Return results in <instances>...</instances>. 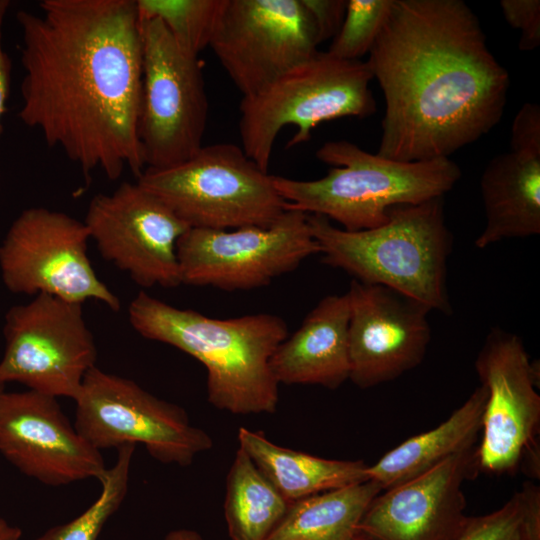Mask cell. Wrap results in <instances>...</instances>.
<instances>
[{"instance_id":"23","label":"cell","mask_w":540,"mask_h":540,"mask_svg":"<svg viewBox=\"0 0 540 540\" xmlns=\"http://www.w3.org/2000/svg\"><path fill=\"white\" fill-rule=\"evenodd\" d=\"M382 491L368 479L289 503L267 540H346Z\"/></svg>"},{"instance_id":"32","label":"cell","mask_w":540,"mask_h":540,"mask_svg":"<svg viewBox=\"0 0 540 540\" xmlns=\"http://www.w3.org/2000/svg\"><path fill=\"white\" fill-rule=\"evenodd\" d=\"M10 1L0 0V135L2 133V117L6 111V102L10 92L11 63L2 46V29Z\"/></svg>"},{"instance_id":"12","label":"cell","mask_w":540,"mask_h":540,"mask_svg":"<svg viewBox=\"0 0 540 540\" xmlns=\"http://www.w3.org/2000/svg\"><path fill=\"white\" fill-rule=\"evenodd\" d=\"M475 369L487 391L479 470L512 475L520 468L539 476V366L531 362L522 339L495 327L487 334Z\"/></svg>"},{"instance_id":"33","label":"cell","mask_w":540,"mask_h":540,"mask_svg":"<svg viewBox=\"0 0 540 540\" xmlns=\"http://www.w3.org/2000/svg\"><path fill=\"white\" fill-rule=\"evenodd\" d=\"M163 540H204L202 536L192 529L178 528L168 532Z\"/></svg>"},{"instance_id":"21","label":"cell","mask_w":540,"mask_h":540,"mask_svg":"<svg viewBox=\"0 0 540 540\" xmlns=\"http://www.w3.org/2000/svg\"><path fill=\"white\" fill-rule=\"evenodd\" d=\"M487 399L484 386L477 387L467 400L437 427L408 438L368 465V479L382 490L421 475L449 457L475 446L481 433Z\"/></svg>"},{"instance_id":"13","label":"cell","mask_w":540,"mask_h":540,"mask_svg":"<svg viewBox=\"0 0 540 540\" xmlns=\"http://www.w3.org/2000/svg\"><path fill=\"white\" fill-rule=\"evenodd\" d=\"M319 252L308 214L291 209L266 227L189 228L177 244L181 284L225 291L267 286Z\"/></svg>"},{"instance_id":"17","label":"cell","mask_w":540,"mask_h":540,"mask_svg":"<svg viewBox=\"0 0 540 540\" xmlns=\"http://www.w3.org/2000/svg\"><path fill=\"white\" fill-rule=\"evenodd\" d=\"M0 453L49 486L99 480L107 469L101 452L78 433L57 398L28 389L0 394Z\"/></svg>"},{"instance_id":"36","label":"cell","mask_w":540,"mask_h":540,"mask_svg":"<svg viewBox=\"0 0 540 540\" xmlns=\"http://www.w3.org/2000/svg\"><path fill=\"white\" fill-rule=\"evenodd\" d=\"M4 391V386L0 384V394Z\"/></svg>"},{"instance_id":"29","label":"cell","mask_w":540,"mask_h":540,"mask_svg":"<svg viewBox=\"0 0 540 540\" xmlns=\"http://www.w3.org/2000/svg\"><path fill=\"white\" fill-rule=\"evenodd\" d=\"M500 7L507 23L520 31L518 49L535 50L540 45V1L501 0Z\"/></svg>"},{"instance_id":"9","label":"cell","mask_w":540,"mask_h":540,"mask_svg":"<svg viewBox=\"0 0 540 540\" xmlns=\"http://www.w3.org/2000/svg\"><path fill=\"white\" fill-rule=\"evenodd\" d=\"M74 401V427L99 451L140 443L159 462L184 467L213 446L210 435L192 425L182 407L96 366Z\"/></svg>"},{"instance_id":"10","label":"cell","mask_w":540,"mask_h":540,"mask_svg":"<svg viewBox=\"0 0 540 540\" xmlns=\"http://www.w3.org/2000/svg\"><path fill=\"white\" fill-rule=\"evenodd\" d=\"M82 305L39 294L11 307L4 318L0 384L18 383L47 396L75 400L97 359Z\"/></svg>"},{"instance_id":"14","label":"cell","mask_w":540,"mask_h":540,"mask_svg":"<svg viewBox=\"0 0 540 540\" xmlns=\"http://www.w3.org/2000/svg\"><path fill=\"white\" fill-rule=\"evenodd\" d=\"M319 44L302 0H225L209 47L248 97L313 57Z\"/></svg>"},{"instance_id":"20","label":"cell","mask_w":540,"mask_h":540,"mask_svg":"<svg viewBox=\"0 0 540 540\" xmlns=\"http://www.w3.org/2000/svg\"><path fill=\"white\" fill-rule=\"evenodd\" d=\"M480 190L485 226L475 240L478 249L540 233V154L509 150L494 156Z\"/></svg>"},{"instance_id":"30","label":"cell","mask_w":540,"mask_h":540,"mask_svg":"<svg viewBox=\"0 0 540 540\" xmlns=\"http://www.w3.org/2000/svg\"><path fill=\"white\" fill-rule=\"evenodd\" d=\"M510 150L540 154V106L527 102L512 123Z\"/></svg>"},{"instance_id":"6","label":"cell","mask_w":540,"mask_h":540,"mask_svg":"<svg viewBox=\"0 0 540 540\" xmlns=\"http://www.w3.org/2000/svg\"><path fill=\"white\" fill-rule=\"evenodd\" d=\"M372 79L366 61L344 60L318 51L259 93L242 97L238 124L242 149L268 171L283 127H297L286 146L290 148L307 142L322 122L371 116L376 111Z\"/></svg>"},{"instance_id":"11","label":"cell","mask_w":540,"mask_h":540,"mask_svg":"<svg viewBox=\"0 0 540 540\" xmlns=\"http://www.w3.org/2000/svg\"><path fill=\"white\" fill-rule=\"evenodd\" d=\"M89 240L83 221L45 207L27 208L0 243L1 279L13 294H46L80 304L96 300L118 311L120 299L91 264Z\"/></svg>"},{"instance_id":"5","label":"cell","mask_w":540,"mask_h":540,"mask_svg":"<svg viewBox=\"0 0 540 540\" xmlns=\"http://www.w3.org/2000/svg\"><path fill=\"white\" fill-rule=\"evenodd\" d=\"M332 165L316 180L273 176L286 209L321 215L347 231L376 228L390 208L443 197L461 177L450 158L402 162L369 153L347 140L325 142L316 152Z\"/></svg>"},{"instance_id":"31","label":"cell","mask_w":540,"mask_h":540,"mask_svg":"<svg viewBox=\"0 0 540 540\" xmlns=\"http://www.w3.org/2000/svg\"><path fill=\"white\" fill-rule=\"evenodd\" d=\"M302 3L313 20L319 43L334 38L343 23L347 0H302Z\"/></svg>"},{"instance_id":"22","label":"cell","mask_w":540,"mask_h":540,"mask_svg":"<svg viewBox=\"0 0 540 540\" xmlns=\"http://www.w3.org/2000/svg\"><path fill=\"white\" fill-rule=\"evenodd\" d=\"M238 443L288 503L368 480V465L362 460L313 456L277 445L263 432L245 427L238 430Z\"/></svg>"},{"instance_id":"18","label":"cell","mask_w":540,"mask_h":540,"mask_svg":"<svg viewBox=\"0 0 540 540\" xmlns=\"http://www.w3.org/2000/svg\"><path fill=\"white\" fill-rule=\"evenodd\" d=\"M479 471L476 446L456 453L429 471L380 492L356 532L369 540H455L469 517L462 486Z\"/></svg>"},{"instance_id":"2","label":"cell","mask_w":540,"mask_h":540,"mask_svg":"<svg viewBox=\"0 0 540 540\" xmlns=\"http://www.w3.org/2000/svg\"><path fill=\"white\" fill-rule=\"evenodd\" d=\"M366 63L385 99V158H449L505 111L509 74L462 0H392Z\"/></svg>"},{"instance_id":"4","label":"cell","mask_w":540,"mask_h":540,"mask_svg":"<svg viewBox=\"0 0 540 540\" xmlns=\"http://www.w3.org/2000/svg\"><path fill=\"white\" fill-rule=\"evenodd\" d=\"M308 223L323 263L452 314L447 264L453 238L443 197L392 207L384 224L368 230L347 231L316 214H308Z\"/></svg>"},{"instance_id":"24","label":"cell","mask_w":540,"mask_h":540,"mask_svg":"<svg viewBox=\"0 0 540 540\" xmlns=\"http://www.w3.org/2000/svg\"><path fill=\"white\" fill-rule=\"evenodd\" d=\"M289 503L238 447L226 478L224 515L230 540H267Z\"/></svg>"},{"instance_id":"16","label":"cell","mask_w":540,"mask_h":540,"mask_svg":"<svg viewBox=\"0 0 540 540\" xmlns=\"http://www.w3.org/2000/svg\"><path fill=\"white\" fill-rule=\"evenodd\" d=\"M349 300V379L367 389L420 365L431 340L428 307L381 285L352 279Z\"/></svg>"},{"instance_id":"7","label":"cell","mask_w":540,"mask_h":540,"mask_svg":"<svg viewBox=\"0 0 540 540\" xmlns=\"http://www.w3.org/2000/svg\"><path fill=\"white\" fill-rule=\"evenodd\" d=\"M273 176L232 143L202 146L189 159L146 168L137 183L190 228L270 226L286 211Z\"/></svg>"},{"instance_id":"35","label":"cell","mask_w":540,"mask_h":540,"mask_svg":"<svg viewBox=\"0 0 540 540\" xmlns=\"http://www.w3.org/2000/svg\"><path fill=\"white\" fill-rule=\"evenodd\" d=\"M346 540H369V539L366 538L365 536L355 532L354 534L349 536Z\"/></svg>"},{"instance_id":"3","label":"cell","mask_w":540,"mask_h":540,"mask_svg":"<svg viewBox=\"0 0 540 540\" xmlns=\"http://www.w3.org/2000/svg\"><path fill=\"white\" fill-rule=\"evenodd\" d=\"M128 318L142 337L171 345L203 364L209 403L236 415L274 413L279 384L270 359L288 336L279 316L259 313L212 318L141 291Z\"/></svg>"},{"instance_id":"28","label":"cell","mask_w":540,"mask_h":540,"mask_svg":"<svg viewBox=\"0 0 540 540\" xmlns=\"http://www.w3.org/2000/svg\"><path fill=\"white\" fill-rule=\"evenodd\" d=\"M392 0H347L343 23L328 53L344 60L369 54L387 17Z\"/></svg>"},{"instance_id":"8","label":"cell","mask_w":540,"mask_h":540,"mask_svg":"<svg viewBox=\"0 0 540 540\" xmlns=\"http://www.w3.org/2000/svg\"><path fill=\"white\" fill-rule=\"evenodd\" d=\"M139 17V16H138ZM142 89L138 138L146 168H166L197 153L208 119L202 62L157 18H139Z\"/></svg>"},{"instance_id":"25","label":"cell","mask_w":540,"mask_h":540,"mask_svg":"<svg viewBox=\"0 0 540 540\" xmlns=\"http://www.w3.org/2000/svg\"><path fill=\"white\" fill-rule=\"evenodd\" d=\"M225 0H136L139 18H157L178 44L199 53L210 45Z\"/></svg>"},{"instance_id":"19","label":"cell","mask_w":540,"mask_h":540,"mask_svg":"<svg viewBox=\"0 0 540 540\" xmlns=\"http://www.w3.org/2000/svg\"><path fill=\"white\" fill-rule=\"evenodd\" d=\"M348 325L346 293L321 299L274 351L270 368L278 384L340 387L350 373Z\"/></svg>"},{"instance_id":"15","label":"cell","mask_w":540,"mask_h":540,"mask_svg":"<svg viewBox=\"0 0 540 540\" xmlns=\"http://www.w3.org/2000/svg\"><path fill=\"white\" fill-rule=\"evenodd\" d=\"M83 222L101 256L137 285H182L177 244L190 227L137 182L95 195Z\"/></svg>"},{"instance_id":"34","label":"cell","mask_w":540,"mask_h":540,"mask_svg":"<svg viewBox=\"0 0 540 540\" xmlns=\"http://www.w3.org/2000/svg\"><path fill=\"white\" fill-rule=\"evenodd\" d=\"M22 530L17 526H12L3 518H0V540H20Z\"/></svg>"},{"instance_id":"26","label":"cell","mask_w":540,"mask_h":540,"mask_svg":"<svg viewBox=\"0 0 540 540\" xmlns=\"http://www.w3.org/2000/svg\"><path fill=\"white\" fill-rule=\"evenodd\" d=\"M455 540H540V488L525 481L499 509L468 520Z\"/></svg>"},{"instance_id":"1","label":"cell","mask_w":540,"mask_h":540,"mask_svg":"<svg viewBox=\"0 0 540 540\" xmlns=\"http://www.w3.org/2000/svg\"><path fill=\"white\" fill-rule=\"evenodd\" d=\"M20 10L19 118L83 175L145 164L138 138L142 38L136 0H43Z\"/></svg>"},{"instance_id":"27","label":"cell","mask_w":540,"mask_h":540,"mask_svg":"<svg viewBox=\"0 0 540 540\" xmlns=\"http://www.w3.org/2000/svg\"><path fill=\"white\" fill-rule=\"evenodd\" d=\"M135 446L127 444L117 449L115 463L99 479L100 494L84 512L66 524L48 529L36 540H97L126 497Z\"/></svg>"}]
</instances>
